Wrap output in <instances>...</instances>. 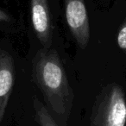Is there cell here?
Instances as JSON below:
<instances>
[{
	"label": "cell",
	"mask_w": 126,
	"mask_h": 126,
	"mask_svg": "<svg viewBox=\"0 0 126 126\" xmlns=\"http://www.w3.org/2000/svg\"><path fill=\"white\" fill-rule=\"evenodd\" d=\"M32 75L50 109L59 116L71 109L73 93L65 68L54 50H40L32 61Z\"/></svg>",
	"instance_id": "1"
},
{
	"label": "cell",
	"mask_w": 126,
	"mask_h": 126,
	"mask_svg": "<svg viewBox=\"0 0 126 126\" xmlns=\"http://www.w3.org/2000/svg\"><path fill=\"white\" fill-rule=\"evenodd\" d=\"M126 97L117 84L107 86L96 98L90 126H125Z\"/></svg>",
	"instance_id": "2"
},
{
	"label": "cell",
	"mask_w": 126,
	"mask_h": 126,
	"mask_svg": "<svg viewBox=\"0 0 126 126\" xmlns=\"http://www.w3.org/2000/svg\"><path fill=\"white\" fill-rule=\"evenodd\" d=\"M67 26L81 48L87 46L90 40V24L85 0H64Z\"/></svg>",
	"instance_id": "3"
},
{
	"label": "cell",
	"mask_w": 126,
	"mask_h": 126,
	"mask_svg": "<svg viewBox=\"0 0 126 126\" xmlns=\"http://www.w3.org/2000/svg\"><path fill=\"white\" fill-rule=\"evenodd\" d=\"M31 22L38 40L45 47L52 42V22L47 0H30Z\"/></svg>",
	"instance_id": "4"
},
{
	"label": "cell",
	"mask_w": 126,
	"mask_h": 126,
	"mask_svg": "<svg viewBox=\"0 0 126 126\" xmlns=\"http://www.w3.org/2000/svg\"><path fill=\"white\" fill-rule=\"evenodd\" d=\"M15 66L12 56L0 49V123L4 119L15 82Z\"/></svg>",
	"instance_id": "5"
},
{
	"label": "cell",
	"mask_w": 126,
	"mask_h": 126,
	"mask_svg": "<svg viewBox=\"0 0 126 126\" xmlns=\"http://www.w3.org/2000/svg\"><path fill=\"white\" fill-rule=\"evenodd\" d=\"M33 107L35 110V119L39 126H59L49 113L47 107L35 97L33 99Z\"/></svg>",
	"instance_id": "6"
},
{
	"label": "cell",
	"mask_w": 126,
	"mask_h": 126,
	"mask_svg": "<svg viewBox=\"0 0 126 126\" xmlns=\"http://www.w3.org/2000/svg\"><path fill=\"white\" fill-rule=\"evenodd\" d=\"M117 43L119 48L126 53V20L120 27L117 36Z\"/></svg>",
	"instance_id": "7"
},
{
	"label": "cell",
	"mask_w": 126,
	"mask_h": 126,
	"mask_svg": "<svg viewBox=\"0 0 126 126\" xmlns=\"http://www.w3.org/2000/svg\"><path fill=\"white\" fill-rule=\"evenodd\" d=\"M10 20V17L6 12H4L3 10L0 9V23H4V22H8Z\"/></svg>",
	"instance_id": "8"
}]
</instances>
